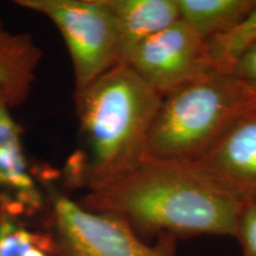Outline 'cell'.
<instances>
[{
	"label": "cell",
	"mask_w": 256,
	"mask_h": 256,
	"mask_svg": "<svg viewBox=\"0 0 256 256\" xmlns=\"http://www.w3.org/2000/svg\"><path fill=\"white\" fill-rule=\"evenodd\" d=\"M80 204L122 217L139 235L235 236L243 204L200 165L146 158Z\"/></svg>",
	"instance_id": "6da1fadb"
},
{
	"label": "cell",
	"mask_w": 256,
	"mask_h": 256,
	"mask_svg": "<svg viewBox=\"0 0 256 256\" xmlns=\"http://www.w3.org/2000/svg\"><path fill=\"white\" fill-rule=\"evenodd\" d=\"M81 146L66 164L68 183L100 190L147 158L162 98L126 64H118L74 96Z\"/></svg>",
	"instance_id": "7a4b0ae2"
},
{
	"label": "cell",
	"mask_w": 256,
	"mask_h": 256,
	"mask_svg": "<svg viewBox=\"0 0 256 256\" xmlns=\"http://www.w3.org/2000/svg\"><path fill=\"white\" fill-rule=\"evenodd\" d=\"M255 108L256 88L211 72L162 98L147 158L197 164Z\"/></svg>",
	"instance_id": "3957f363"
},
{
	"label": "cell",
	"mask_w": 256,
	"mask_h": 256,
	"mask_svg": "<svg viewBox=\"0 0 256 256\" xmlns=\"http://www.w3.org/2000/svg\"><path fill=\"white\" fill-rule=\"evenodd\" d=\"M14 4L48 18L60 31L72 60L74 96L120 64L119 34L108 0H16Z\"/></svg>",
	"instance_id": "277c9868"
},
{
	"label": "cell",
	"mask_w": 256,
	"mask_h": 256,
	"mask_svg": "<svg viewBox=\"0 0 256 256\" xmlns=\"http://www.w3.org/2000/svg\"><path fill=\"white\" fill-rule=\"evenodd\" d=\"M50 208L54 256H177L174 236L147 244L122 217L88 210L66 194H52Z\"/></svg>",
	"instance_id": "5b68a950"
},
{
	"label": "cell",
	"mask_w": 256,
	"mask_h": 256,
	"mask_svg": "<svg viewBox=\"0 0 256 256\" xmlns=\"http://www.w3.org/2000/svg\"><path fill=\"white\" fill-rule=\"evenodd\" d=\"M122 64L162 98L214 72L206 40L182 19L138 46Z\"/></svg>",
	"instance_id": "8992f818"
},
{
	"label": "cell",
	"mask_w": 256,
	"mask_h": 256,
	"mask_svg": "<svg viewBox=\"0 0 256 256\" xmlns=\"http://www.w3.org/2000/svg\"><path fill=\"white\" fill-rule=\"evenodd\" d=\"M12 110L8 98L0 89V200L2 209L19 215L40 209L43 194L30 171L23 130Z\"/></svg>",
	"instance_id": "52a82bcc"
},
{
	"label": "cell",
	"mask_w": 256,
	"mask_h": 256,
	"mask_svg": "<svg viewBox=\"0 0 256 256\" xmlns=\"http://www.w3.org/2000/svg\"><path fill=\"white\" fill-rule=\"evenodd\" d=\"M197 165L242 203L256 200V108Z\"/></svg>",
	"instance_id": "ba28073f"
},
{
	"label": "cell",
	"mask_w": 256,
	"mask_h": 256,
	"mask_svg": "<svg viewBox=\"0 0 256 256\" xmlns=\"http://www.w3.org/2000/svg\"><path fill=\"white\" fill-rule=\"evenodd\" d=\"M116 20L120 64L138 46L180 20L178 0H108Z\"/></svg>",
	"instance_id": "9c48e42d"
},
{
	"label": "cell",
	"mask_w": 256,
	"mask_h": 256,
	"mask_svg": "<svg viewBox=\"0 0 256 256\" xmlns=\"http://www.w3.org/2000/svg\"><path fill=\"white\" fill-rule=\"evenodd\" d=\"M43 50L26 32H16L0 18V89L12 107L28 101L36 82Z\"/></svg>",
	"instance_id": "30bf717a"
},
{
	"label": "cell",
	"mask_w": 256,
	"mask_h": 256,
	"mask_svg": "<svg viewBox=\"0 0 256 256\" xmlns=\"http://www.w3.org/2000/svg\"><path fill=\"white\" fill-rule=\"evenodd\" d=\"M180 19L202 40L222 34L252 11L256 0H178Z\"/></svg>",
	"instance_id": "8fae6325"
},
{
	"label": "cell",
	"mask_w": 256,
	"mask_h": 256,
	"mask_svg": "<svg viewBox=\"0 0 256 256\" xmlns=\"http://www.w3.org/2000/svg\"><path fill=\"white\" fill-rule=\"evenodd\" d=\"M206 43L214 72L232 75L238 60L256 46V6L238 25Z\"/></svg>",
	"instance_id": "7c38bea8"
},
{
	"label": "cell",
	"mask_w": 256,
	"mask_h": 256,
	"mask_svg": "<svg viewBox=\"0 0 256 256\" xmlns=\"http://www.w3.org/2000/svg\"><path fill=\"white\" fill-rule=\"evenodd\" d=\"M0 256H54L49 235L32 232L18 215L0 211Z\"/></svg>",
	"instance_id": "4fadbf2b"
},
{
	"label": "cell",
	"mask_w": 256,
	"mask_h": 256,
	"mask_svg": "<svg viewBox=\"0 0 256 256\" xmlns=\"http://www.w3.org/2000/svg\"><path fill=\"white\" fill-rule=\"evenodd\" d=\"M234 238L240 242L242 256H256V200L243 204Z\"/></svg>",
	"instance_id": "5bb4252c"
},
{
	"label": "cell",
	"mask_w": 256,
	"mask_h": 256,
	"mask_svg": "<svg viewBox=\"0 0 256 256\" xmlns=\"http://www.w3.org/2000/svg\"><path fill=\"white\" fill-rule=\"evenodd\" d=\"M232 75L256 88V46L243 55L234 66Z\"/></svg>",
	"instance_id": "9a60e30c"
}]
</instances>
